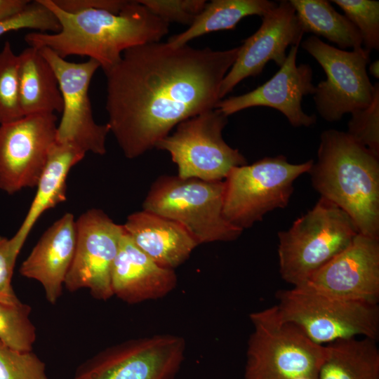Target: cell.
Returning a JSON list of instances; mask_svg holds the SVG:
<instances>
[{
    "instance_id": "obj_35",
    "label": "cell",
    "mask_w": 379,
    "mask_h": 379,
    "mask_svg": "<svg viewBox=\"0 0 379 379\" xmlns=\"http://www.w3.org/2000/svg\"><path fill=\"white\" fill-rule=\"evenodd\" d=\"M29 0H0V22L22 11Z\"/></svg>"
},
{
    "instance_id": "obj_24",
    "label": "cell",
    "mask_w": 379,
    "mask_h": 379,
    "mask_svg": "<svg viewBox=\"0 0 379 379\" xmlns=\"http://www.w3.org/2000/svg\"><path fill=\"white\" fill-rule=\"evenodd\" d=\"M277 4L268 0H213L205 4L185 31L171 36L167 43L175 47L182 46L205 34L232 29L244 18L262 17Z\"/></svg>"
},
{
    "instance_id": "obj_30",
    "label": "cell",
    "mask_w": 379,
    "mask_h": 379,
    "mask_svg": "<svg viewBox=\"0 0 379 379\" xmlns=\"http://www.w3.org/2000/svg\"><path fill=\"white\" fill-rule=\"evenodd\" d=\"M0 379H48L45 364L32 352H20L0 343Z\"/></svg>"
},
{
    "instance_id": "obj_1",
    "label": "cell",
    "mask_w": 379,
    "mask_h": 379,
    "mask_svg": "<svg viewBox=\"0 0 379 379\" xmlns=\"http://www.w3.org/2000/svg\"><path fill=\"white\" fill-rule=\"evenodd\" d=\"M239 50L153 42L126 50L103 71L107 124L125 157L141 156L182 121L214 109Z\"/></svg>"
},
{
    "instance_id": "obj_29",
    "label": "cell",
    "mask_w": 379,
    "mask_h": 379,
    "mask_svg": "<svg viewBox=\"0 0 379 379\" xmlns=\"http://www.w3.org/2000/svg\"><path fill=\"white\" fill-rule=\"evenodd\" d=\"M347 133L357 142L379 157V84L371 103L351 113Z\"/></svg>"
},
{
    "instance_id": "obj_6",
    "label": "cell",
    "mask_w": 379,
    "mask_h": 379,
    "mask_svg": "<svg viewBox=\"0 0 379 379\" xmlns=\"http://www.w3.org/2000/svg\"><path fill=\"white\" fill-rule=\"evenodd\" d=\"M224 182L165 175L157 179L143 210L181 225L198 244L237 239L243 230L223 216Z\"/></svg>"
},
{
    "instance_id": "obj_36",
    "label": "cell",
    "mask_w": 379,
    "mask_h": 379,
    "mask_svg": "<svg viewBox=\"0 0 379 379\" xmlns=\"http://www.w3.org/2000/svg\"><path fill=\"white\" fill-rule=\"evenodd\" d=\"M369 73L375 79L379 78V60H376L370 63L368 67Z\"/></svg>"
},
{
    "instance_id": "obj_23",
    "label": "cell",
    "mask_w": 379,
    "mask_h": 379,
    "mask_svg": "<svg viewBox=\"0 0 379 379\" xmlns=\"http://www.w3.org/2000/svg\"><path fill=\"white\" fill-rule=\"evenodd\" d=\"M377 340L352 338L326 345L317 379H379Z\"/></svg>"
},
{
    "instance_id": "obj_4",
    "label": "cell",
    "mask_w": 379,
    "mask_h": 379,
    "mask_svg": "<svg viewBox=\"0 0 379 379\" xmlns=\"http://www.w3.org/2000/svg\"><path fill=\"white\" fill-rule=\"evenodd\" d=\"M359 233L350 216L320 197L313 208L278 233V257L281 278L293 287L309 278L345 249Z\"/></svg>"
},
{
    "instance_id": "obj_16",
    "label": "cell",
    "mask_w": 379,
    "mask_h": 379,
    "mask_svg": "<svg viewBox=\"0 0 379 379\" xmlns=\"http://www.w3.org/2000/svg\"><path fill=\"white\" fill-rule=\"evenodd\" d=\"M304 34L290 1H279L262 17L258 29L239 46L237 58L222 81L220 99L244 79L259 75L269 61L282 66L288 47L299 45Z\"/></svg>"
},
{
    "instance_id": "obj_14",
    "label": "cell",
    "mask_w": 379,
    "mask_h": 379,
    "mask_svg": "<svg viewBox=\"0 0 379 379\" xmlns=\"http://www.w3.org/2000/svg\"><path fill=\"white\" fill-rule=\"evenodd\" d=\"M77 245L64 286L71 292L88 288L102 300L113 296L111 272L124 232L104 211L91 208L76 220Z\"/></svg>"
},
{
    "instance_id": "obj_31",
    "label": "cell",
    "mask_w": 379,
    "mask_h": 379,
    "mask_svg": "<svg viewBox=\"0 0 379 379\" xmlns=\"http://www.w3.org/2000/svg\"><path fill=\"white\" fill-rule=\"evenodd\" d=\"M20 29L57 33L60 25L55 15L39 0H36L31 1L22 11L0 22V36L6 32Z\"/></svg>"
},
{
    "instance_id": "obj_21",
    "label": "cell",
    "mask_w": 379,
    "mask_h": 379,
    "mask_svg": "<svg viewBox=\"0 0 379 379\" xmlns=\"http://www.w3.org/2000/svg\"><path fill=\"white\" fill-rule=\"evenodd\" d=\"M86 152L67 142L55 141L52 146L45 168L36 185V192L28 212L18 232L12 237L22 248L30 231L40 216L47 210L65 201L66 180L71 168L81 161Z\"/></svg>"
},
{
    "instance_id": "obj_10",
    "label": "cell",
    "mask_w": 379,
    "mask_h": 379,
    "mask_svg": "<svg viewBox=\"0 0 379 379\" xmlns=\"http://www.w3.org/2000/svg\"><path fill=\"white\" fill-rule=\"evenodd\" d=\"M301 45L326 74V79L315 86L313 94L316 109L325 121H338L345 114L371 103L378 84H371L366 69L371 52L364 48L342 50L316 36L307 38Z\"/></svg>"
},
{
    "instance_id": "obj_26",
    "label": "cell",
    "mask_w": 379,
    "mask_h": 379,
    "mask_svg": "<svg viewBox=\"0 0 379 379\" xmlns=\"http://www.w3.org/2000/svg\"><path fill=\"white\" fill-rule=\"evenodd\" d=\"M32 308L20 300L0 301V343L20 352H32L36 338L29 315Z\"/></svg>"
},
{
    "instance_id": "obj_20",
    "label": "cell",
    "mask_w": 379,
    "mask_h": 379,
    "mask_svg": "<svg viewBox=\"0 0 379 379\" xmlns=\"http://www.w3.org/2000/svg\"><path fill=\"white\" fill-rule=\"evenodd\" d=\"M123 226L135 244L163 267L174 270L199 245L179 223L143 209L128 215Z\"/></svg>"
},
{
    "instance_id": "obj_11",
    "label": "cell",
    "mask_w": 379,
    "mask_h": 379,
    "mask_svg": "<svg viewBox=\"0 0 379 379\" xmlns=\"http://www.w3.org/2000/svg\"><path fill=\"white\" fill-rule=\"evenodd\" d=\"M184 351L185 342L178 336L128 341L87 359L72 379H173Z\"/></svg>"
},
{
    "instance_id": "obj_27",
    "label": "cell",
    "mask_w": 379,
    "mask_h": 379,
    "mask_svg": "<svg viewBox=\"0 0 379 379\" xmlns=\"http://www.w3.org/2000/svg\"><path fill=\"white\" fill-rule=\"evenodd\" d=\"M23 117L19 96V55L6 41L0 51V125Z\"/></svg>"
},
{
    "instance_id": "obj_34",
    "label": "cell",
    "mask_w": 379,
    "mask_h": 379,
    "mask_svg": "<svg viewBox=\"0 0 379 379\" xmlns=\"http://www.w3.org/2000/svg\"><path fill=\"white\" fill-rule=\"evenodd\" d=\"M60 9L68 13L84 10L105 9L114 13L121 11L128 1L124 0H53Z\"/></svg>"
},
{
    "instance_id": "obj_9",
    "label": "cell",
    "mask_w": 379,
    "mask_h": 379,
    "mask_svg": "<svg viewBox=\"0 0 379 379\" xmlns=\"http://www.w3.org/2000/svg\"><path fill=\"white\" fill-rule=\"evenodd\" d=\"M227 122L228 117L218 109L205 111L180 123L154 148L169 153L181 178L222 181L232 168L247 164L222 138Z\"/></svg>"
},
{
    "instance_id": "obj_18",
    "label": "cell",
    "mask_w": 379,
    "mask_h": 379,
    "mask_svg": "<svg viewBox=\"0 0 379 379\" xmlns=\"http://www.w3.org/2000/svg\"><path fill=\"white\" fill-rule=\"evenodd\" d=\"M76 245V219L66 213L43 233L20 266V274L39 282L51 304L61 296Z\"/></svg>"
},
{
    "instance_id": "obj_17",
    "label": "cell",
    "mask_w": 379,
    "mask_h": 379,
    "mask_svg": "<svg viewBox=\"0 0 379 379\" xmlns=\"http://www.w3.org/2000/svg\"><path fill=\"white\" fill-rule=\"evenodd\" d=\"M299 45L291 47L278 72L262 85L244 94L220 100L215 108L227 117L253 107H269L283 114L293 127H310L317 121L301 106L304 96L313 95L312 69L296 64Z\"/></svg>"
},
{
    "instance_id": "obj_15",
    "label": "cell",
    "mask_w": 379,
    "mask_h": 379,
    "mask_svg": "<svg viewBox=\"0 0 379 379\" xmlns=\"http://www.w3.org/2000/svg\"><path fill=\"white\" fill-rule=\"evenodd\" d=\"M300 287L330 298L378 304L379 239L359 233Z\"/></svg>"
},
{
    "instance_id": "obj_13",
    "label": "cell",
    "mask_w": 379,
    "mask_h": 379,
    "mask_svg": "<svg viewBox=\"0 0 379 379\" xmlns=\"http://www.w3.org/2000/svg\"><path fill=\"white\" fill-rule=\"evenodd\" d=\"M57 119L38 114L0 125V190L13 194L36 186L56 141Z\"/></svg>"
},
{
    "instance_id": "obj_2",
    "label": "cell",
    "mask_w": 379,
    "mask_h": 379,
    "mask_svg": "<svg viewBox=\"0 0 379 379\" xmlns=\"http://www.w3.org/2000/svg\"><path fill=\"white\" fill-rule=\"evenodd\" d=\"M56 17L57 33L32 32L25 36L29 46L48 48L62 58L87 56L103 71L116 65L123 53L136 46L158 42L168 33L169 24L138 1H128L119 12L105 9L68 13L53 0H39Z\"/></svg>"
},
{
    "instance_id": "obj_5",
    "label": "cell",
    "mask_w": 379,
    "mask_h": 379,
    "mask_svg": "<svg viewBox=\"0 0 379 379\" xmlns=\"http://www.w3.org/2000/svg\"><path fill=\"white\" fill-rule=\"evenodd\" d=\"M254 331L246 351L244 379H317L326 345L284 321L276 305L250 314Z\"/></svg>"
},
{
    "instance_id": "obj_32",
    "label": "cell",
    "mask_w": 379,
    "mask_h": 379,
    "mask_svg": "<svg viewBox=\"0 0 379 379\" xmlns=\"http://www.w3.org/2000/svg\"><path fill=\"white\" fill-rule=\"evenodd\" d=\"M152 13L167 23L190 25L201 13L205 0H138Z\"/></svg>"
},
{
    "instance_id": "obj_12",
    "label": "cell",
    "mask_w": 379,
    "mask_h": 379,
    "mask_svg": "<svg viewBox=\"0 0 379 379\" xmlns=\"http://www.w3.org/2000/svg\"><path fill=\"white\" fill-rule=\"evenodd\" d=\"M39 49L53 69L62 97V114L56 140L72 144L86 153L104 155L109 128L107 124L95 122L88 95L91 81L100 64L93 59L69 62L48 48Z\"/></svg>"
},
{
    "instance_id": "obj_3",
    "label": "cell",
    "mask_w": 379,
    "mask_h": 379,
    "mask_svg": "<svg viewBox=\"0 0 379 379\" xmlns=\"http://www.w3.org/2000/svg\"><path fill=\"white\" fill-rule=\"evenodd\" d=\"M307 173L320 197L347 213L359 233L379 239V157L347 132L328 129Z\"/></svg>"
},
{
    "instance_id": "obj_25",
    "label": "cell",
    "mask_w": 379,
    "mask_h": 379,
    "mask_svg": "<svg viewBox=\"0 0 379 379\" xmlns=\"http://www.w3.org/2000/svg\"><path fill=\"white\" fill-rule=\"evenodd\" d=\"M305 32L321 36L338 45L353 50L363 47L361 35L345 15L337 12L326 0H289Z\"/></svg>"
},
{
    "instance_id": "obj_33",
    "label": "cell",
    "mask_w": 379,
    "mask_h": 379,
    "mask_svg": "<svg viewBox=\"0 0 379 379\" xmlns=\"http://www.w3.org/2000/svg\"><path fill=\"white\" fill-rule=\"evenodd\" d=\"M22 248L12 238L0 236V301L15 302L19 300L12 286L11 279L15 261Z\"/></svg>"
},
{
    "instance_id": "obj_22",
    "label": "cell",
    "mask_w": 379,
    "mask_h": 379,
    "mask_svg": "<svg viewBox=\"0 0 379 379\" xmlns=\"http://www.w3.org/2000/svg\"><path fill=\"white\" fill-rule=\"evenodd\" d=\"M19 55V96L24 116L62 112L57 76L39 48L29 46Z\"/></svg>"
},
{
    "instance_id": "obj_8",
    "label": "cell",
    "mask_w": 379,
    "mask_h": 379,
    "mask_svg": "<svg viewBox=\"0 0 379 379\" xmlns=\"http://www.w3.org/2000/svg\"><path fill=\"white\" fill-rule=\"evenodd\" d=\"M276 298L281 319L318 345L359 335L378 340V304L330 298L305 287L278 291Z\"/></svg>"
},
{
    "instance_id": "obj_19",
    "label": "cell",
    "mask_w": 379,
    "mask_h": 379,
    "mask_svg": "<svg viewBox=\"0 0 379 379\" xmlns=\"http://www.w3.org/2000/svg\"><path fill=\"white\" fill-rule=\"evenodd\" d=\"M177 283L174 270L157 264L124 232L111 272L113 295L134 304L162 298Z\"/></svg>"
},
{
    "instance_id": "obj_28",
    "label": "cell",
    "mask_w": 379,
    "mask_h": 379,
    "mask_svg": "<svg viewBox=\"0 0 379 379\" xmlns=\"http://www.w3.org/2000/svg\"><path fill=\"white\" fill-rule=\"evenodd\" d=\"M344 15L359 31L363 47L368 51L379 49V1L375 0H334Z\"/></svg>"
},
{
    "instance_id": "obj_7",
    "label": "cell",
    "mask_w": 379,
    "mask_h": 379,
    "mask_svg": "<svg viewBox=\"0 0 379 379\" xmlns=\"http://www.w3.org/2000/svg\"><path fill=\"white\" fill-rule=\"evenodd\" d=\"M313 162L291 164L285 156L278 155L232 168L223 180L224 218L244 230L267 213L286 207L295 180L308 173Z\"/></svg>"
}]
</instances>
